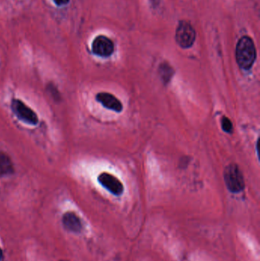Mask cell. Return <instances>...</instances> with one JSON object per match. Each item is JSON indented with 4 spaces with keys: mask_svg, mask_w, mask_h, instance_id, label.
<instances>
[{
    "mask_svg": "<svg viewBox=\"0 0 260 261\" xmlns=\"http://www.w3.org/2000/svg\"><path fill=\"white\" fill-rule=\"evenodd\" d=\"M60 261H69V260H67V259H61V260Z\"/></svg>",
    "mask_w": 260,
    "mask_h": 261,
    "instance_id": "cell-14",
    "label": "cell"
},
{
    "mask_svg": "<svg viewBox=\"0 0 260 261\" xmlns=\"http://www.w3.org/2000/svg\"><path fill=\"white\" fill-rule=\"evenodd\" d=\"M98 180L103 187L106 188L107 190H109L113 195L119 196V195L123 193V184L115 176L112 175V174H109V173H102V174L98 176Z\"/></svg>",
    "mask_w": 260,
    "mask_h": 261,
    "instance_id": "cell-6",
    "label": "cell"
},
{
    "mask_svg": "<svg viewBox=\"0 0 260 261\" xmlns=\"http://www.w3.org/2000/svg\"><path fill=\"white\" fill-rule=\"evenodd\" d=\"M62 224L66 230L72 233L80 234L83 231L81 219L73 212H67L63 215Z\"/></svg>",
    "mask_w": 260,
    "mask_h": 261,
    "instance_id": "cell-7",
    "label": "cell"
},
{
    "mask_svg": "<svg viewBox=\"0 0 260 261\" xmlns=\"http://www.w3.org/2000/svg\"><path fill=\"white\" fill-rule=\"evenodd\" d=\"M92 52L97 56L108 58L113 55L115 50L114 43L110 38L99 35L94 39L92 44Z\"/></svg>",
    "mask_w": 260,
    "mask_h": 261,
    "instance_id": "cell-5",
    "label": "cell"
},
{
    "mask_svg": "<svg viewBox=\"0 0 260 261\" xmlns=\"http://www.w3.org/2000/svg\"><path fill=\"white\" fill-rule=\"evenodd\" d=\"M221 126H222L223 130L225 132L231 133L233 132L232 122L228 118L225 117V116H224L222 119H221Z\"/></svg>",
    "mask_w": 260,
    "mask_h": 261,
    "instance_id": "cell-10",
    "label": "cell"
},
{
    "mask_svg": "<svg viewBox=\"0 0 260 261\" xmlns=\"http://www.w3.org/2000/svg\"><path fill=\"white\" fill-rule=\"evenodd\" d=\"M54 1L58 6H64L67 5L70 0H54Z\"/></svg>",
    "mask_w": 260,
    "mask_h": 261,
    "instance_id": "cell-11",
    "label": "cell"
},
{
    "mask_svg": "<svg viewBox=\"0 0 260 261\" xmlns=\"http://www.w3.org/2000/svg\"><path fill=\"white\" fill-rule=\"evenodd\" d=\"M4 258V251H3L2 248L0 247V261L2 260Z\"/></svg>",
    "mask_w": 260,
    "mask_h": 261,
    "instance_id": "cell-12",
    "label": "cell"
},
{
    "mask_svg": "<svg viewBox=\"0 0 260 261\" xmlns=\"http://www.w3.org/2000/svg\"><path fill=\"white\" fill-rule=\"evenodd\" d=\"M96 100L106 109L113 111L121 113L123 110V106L119 99H118L113 94L108 92H99L97 94Z\"/></svg>",
    "mask_w": 260,
    "mask_h": 261,
    "instance_id": "cell-8",
    "label": "cell"
},
{
    "mask_svg": "<svg viewBox=\"0 0 260 261\" xmlns=\"http://www.w3.org/2000/svg\"><path fill=\"white\" fill-rule=\"evenodd\" d=\"M256 58V50L252 38L243 36L239 40L236 47V60L242 69H250Z\"/></svg>",
    "mask_w": 260,
    "mask_h": 261,
    "instance_id": "cell-1",
    "label": "cell"
},
{
    "mask_svg": "<svg viewBox=\"0 0 260 261\" xmlns=\"http://www.w3.org/2000/svg\"><path fill=\"white\" fill-rule=\"evenodd\" d=\"M225 183L228 189L232 192H240L245 187L244 179L240 168L237 165H228L224 173Z\"/></svg>",
    "mask_w": 260,
    "mask_h": 261,
    "instance_id": "cell-2",
    "label": "cell"
},
{
    "mask_svg": "<svg viewBox=\"0 0 260 261\" xmlns=\"http://www.w3.org/2000/svg\"><path fill=\"white\" fill-rule=\"evenodd\" d=\"M153 4H157V1H159V0H150Z\"/></svg>",
    "mask_w": 260,
    "mask_h": 261,
    "instance_id": "cell-13",
    "label": "cell"
},
{
    "mask_svg": "<svg viewBox=\"0 0 260 261\" xmlns=\"http://www.w3.org/2000/svg\"><path fill=\"white\" fill-rule=\"evenodd\" d=\"M14 173V166L10 156L0 150V177L11 175Z\"/></svg>",
    "mask_w": 260,
    "mask_h": 261,
    "instance_id": "cell-9",
    "label": "cell"
},
{
    "mask_svg": "<svg viewBox=\"0 0 260 261\" xmlns=\"http://www.w3.org/2000/svg\"><path fill=\"white\" fill-rule=\"evenodd\" d=\"M196 32L192 25L186 21H180L176 31V41L182 48H189L193 45Z\"/></svg>",
    "mask_w": 260,
    "mask_h": 261,
    "instance_id": "cell-3",
    "label": "cell"
},
{
    "mask_svg": "<svg viewBox=\"0 0 260 261\" xmlns=\"http://www.w3.org/2000/svg\"><path fill=\"white\" fill-rule=\"evenodd\" d=\"M11 108L13 113L17 116L19 120L28 125H35L38 123L37 114L20 99H13Z\"/></svg>",
    "mask_w": 260,
    "mask_h": 261,
    "instance_id": "cell-4",
    "label": "cell"
}]
</instances>
